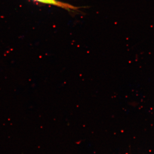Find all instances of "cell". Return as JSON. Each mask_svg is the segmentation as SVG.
I'll return each mask as SVG.
<instances>
[{"mask_svg": "<svg viewBox=\"0 0 154 154\" xmlns=\"http://www.w3.org/2000/svg\"><path fill=\"white\" fill-rule=\"evenodd\" d=\"M35 1H37L44 4H49V5H53L58 6V7H60V8H63L66 10H75L77 9V8L69 4H66V3L61 2H58L56 0H35Z\"/></svg>", "mask_w": 154, "mask_h": 154, "instance_id": "obj_1", "label": "cell"}]
</instances>
